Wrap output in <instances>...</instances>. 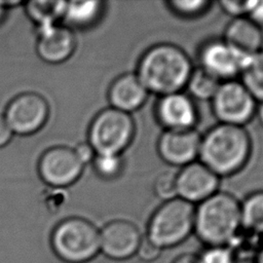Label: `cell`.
<instances>
[{
  "mask_svg": "<svg viewBox=\"0 0 263 263\" xmlns=\"http://www.w3.org/2000/svg\"><path fill=\"white\" fill-rule=\"evenodd\" d=\"M104 11V2L91 1H66L64 16L73 27L86 28L98 22Z\"/></svg>",
  "mask_w": 263,
  "mask_h": 263,
  "instance_id": "cell-18",
  "label": "cell"
},
{
  "mask_svg": "<svg viewBox=\"0 0 263 263\" xmlns=\"http://www.w3.org/2000/svg\"><path fill=\"white\" fill-rule=\"evenodd\" d=\"M241 228L254 235L263 234V191H257L240 203Z\"/></svg>",
  "mask_w": 263,
  "mask_h": 263,
  "instance_id": "cell-19",
  "label": "cell"
},
{
  "mask_svg": "<svg viewBox=\"0 0 263 263\" xmlns=\"http://www.w3.org/2000/svg\"><path fill=\"white\" fill-rule=\"evenodd\" d=\"M256 1L257 0H249V1L224 0L220 2V6L227 14L232 15L234 18L245 17L249 15L252 8L256 4Z\"/></svg>",
  "mask_w": 263,
  "mask_h": 263,
  "instance_id": "cell-27",
  "label": "cell"
},
{
  "mask_svg": "<svg viewBox=\"0 0 263 263\" xmlns=\"http://www.w3.org/2000/svg\"><path fill=\"white\" fill-rule=\"evenodd\" d=\"M155 114L165 130L193 129L198 118L192 98L183 91L160 97Z\"/></svg>",
  "mask_w": 263,
  "mask_h": 263,
  "instance_id": "cell-14",
  "label": "cell"
},
{
  "mask_svg": "<svg viewBox=\"0 0 263 263\" xmlns=\"http://www.w3.org/2000/svg\"><path fill=\"white\" fill-rule=\"evenodd\" d=\"M84 164L74 149L58 146L46 150L40 157L38 172L41 179L53 187H66L81 175Z\"/></svg>",
  "mask_w": 263,
  "mask_h": 263,
  "instance_id": "cell-10",
  "label": "cell"
},
{
  "mask_svg": "<svg viewBox=\"0 0 263 263\" xmlns=\"http://www.w3.org/2000/svg\"><path fill=\"white\" fill-rule=\"evenodd\" d=\"M153 191L163 201L177 198V174H173L172 172L160 173L154 180Z\"/></svg>",
  "mask_w": 263,
  "mask_h": 263,
  "instance_id": "cell-25",
  "label": "cell"
},
{
  "mask_svg": "<svg viewBox=\"0 0 263 263\" xmlns=\"http://www.w3.org/2000/svg\"><path fill=\"white\" fill-rule=\"evenodd\" d=\"M135 136L130 114L112 107L102 110L90 123L88 144L96 154L121 155Z\"/></svg>",
  "mask_w": 263,
  "mask_h": 263,
  "instance_id": "cell-6",
  "label": "cell"
},
{
  "mask_svg": "<svg viewBox=\"0 0 263 263\" xmlns=\"http://www.w3.org/2000/svg\"><path fill=\"white\" fill-rule=\"evenodd\" d=\"M248 17L258 26H263V1H256Z\"/></svg>",
  "mask_w": 263,
  "mask_h": 263,
  "instance_id": "cell-30",
  "label": "cell"
},
{
  "mask_svg": "<svg viewBox=\"0 0 263 263\" xmlns=\"http://www.w3.org/2000/svg\"><path fill=\"white\" fill-rule=\"evenodd\" d=\"M12 132L9 128L4 116L0 115V147L5 146L11 139Z\"/></svg>",
  "mask_w": 263,
  "mask_h": 263,
  "instance_id": "cell-31",
  "label": "cell"
},
{
  "mask_svg": "<svg viewBox=\"0 0 263 263\" xmlns=\"http://www.w3.org/2000/svg\"><path fill=\"white\" fill-rule=\"evenodd\" d=\"M254 260H255V263H263V245L257 251Z\"/></svg>",
  "mask_w": 263,
  "mask_h": 263,
  "instance_id": "cell-34",
  "label": "cell"
},
{
  "mask_svg": "<svg viewBox=\"0 0 263 263\" xmlns=\"http://www.w3.org/2000/svg\"><path fill=\"white\" fill-rule=\"evenodd\" d=\"M201 136L197 130H164L158 139L157 151L162 160L174 166H185L199 154Z\"/></svg>",
  "mask_w": 263,
  "mask_h": 263,
  "instance_id": "cell-13",
  "label": "cell"
},
{
  "mask_svg": "<svg viewBox=\"0 0 263 263\" xmlns=\"http://www.w3.org/2000/svg\"><path fill=\"white\" fill-rule=\"evenodd\" d=\"M65 7L66 1H30L26 4V11L41 29L55 25V22L64 16Z\"/></svg>",
  "mask_w": 263,
  "mask_h": 263,
  "instance_id": "cell-21",
  "label": "cell"
},
{
  "mask_svg": "<svg viewBox=\"0 0 263 263\" xmlns=\"http://www.w3.org/2000/svg\"><path fill=\"white\" fill-rule=\"evenodd\" d=\"M192 70L191 60L182 48L159 43L144 52L136 74L148 92L162 97L182 91Z\"/></svg>",
  "mask_w": 263,
  "mask_h": 263,
  "instance_id": "cell-1",
  "label": "cell"
},
{
  "mask_svg": "<svg viewBox=\"0 0 263 263\" xmlns=\"http://www.w3.org/2000/svg\"><path fill=\"white\" fill-rule=\"evenodd\" d=\"M172 263H198L197 255L185 253L178 256Z\"/></svg>",
  "mask_w": 263,
  "mask_h": 263,
  "instance_id": "cell-32",
  "label": "cell"
},
{
  "mask_svg": "<svg viewBox=\"0 0 263 263\" xmlns=\"http://www.w3.org/2000/svg\"><path fill=\"white\" fill-rule=\"evenodd\" d=\"M198 263H236L235 256L228 246L205 247L197 255Z\"/></svg>",
  "mask_w": 263,
  "mask_h": 263,
  "instance_id": "cell-26",
  "label": "cell"
},
{
  "mask_svg": "<svg viewBox=\"0 0 263 263\" xmlns=\"http://www.w3.org/2000/svg\"><path fill=\"white\" fill-rule=\"evenodd\" d=\"M91 162L96 173L103 179L107 180L116 178L123 167L121 155L96 154Z\"/></svg>",
  "mask_w": 263,
  "mask_h": 263,
  "instance_id": "cell-23",
  "label": "cell"
},
{
  "mask_svg": "<svg viewBox=\"0 0 263 263\" xmlns=\"http://www.w3.org/2000/svg\"><path fill=\"white\" fill-rule=\"evenodd\" d=\"M219 178L200 161L189 163L177 174L178 197L198 204L218 192Z\"/></svg>",
  "mask_w": 263,
  "mask_h": 263,
  "instance_id": "cell-12",
  "label": "cell"
},
{
  "mask_svg": "<svg viewBox=\"0 0 263 263\" xmlns=\"http://www.w3.org/2000/svg\"><path fill=\"white\" fill-rule=\"evenodd\" d=\"M148 93L136 73H125L111 83L108 99L112 108L130 114L144 105Z\"/></svg>",
  "mask_w": 263,
  "mask_h": 263,
  "instance_id": "cell-16",
  "label": "cell"
},
{
  "mask_svg": "<svg viewBox=\"0 0 263 263\" xmlns=\"http://www.w3.org/2000/svg\"><path fill=\"white\" fill-rule=\"evenodd\" d=\"M223 40L240 53L251 57L263 46L261 27L248 16L233 18L226 27Z\"/></svg>",
  "mask_w": 263,
  "mask_h": 263,
  "instance_id": "cell-17",
  "label": "cell"
},
{
  "mask_svg": "<svg viewBox=\"0 0 263 263\" xmlns=\"http://www.w3.org/2000/svg\"><path fill=\"white\" fill-rule=\"evenodd\" d=\"M143 236L138 226L128 220H113L100 229V253L115 261L137 254Z\"/></svg>",
  "mask_w": 263,
  "mask_h": 263,
  "instance_id": "cell-11",
  "label": "cell"
},
{
  "mask_svg": "<svg viewBox=\"0 0 263 263\" xmlns=\"http://www.w3.org/2000/svg\"><path fill=\"white\" fill-rule=\"evenodd\" d=\"M251 149V138L243 126L219 123L201 137L198 158L218 177H226L246 165Z\"/></svg>",
  "mask_w": 263,
  "mask_h": 263,
  "instance_id": "cell-2",
  "label": "cell"
},
{
  "mask_svg": "<svg viewBox=\"0 0 263 263\" xmlns=\"http://www.w3.org/2000/svg\"><path fill=\"white\" fill-rule=\"evenodd\" d=\"M171 10L182 17H197L204 13L211 2L206 0H173L167 2Z\"/></svg>",
  "mask_w": 263,
  "mask_h": 263,
  "instance_id": "cell-24",
  "label": "cell"
},
{
  "mask_svg": "<svg viewBox=\"0 0 263 263\" xmlns=\"http://www.w3.org/2000/svg\"><path fill=\"white\" fill-rule=\"evenodd\" d=\"M256 115L261 123V125L263 126V102L260 103V105L257 107L256 109Z\"/></svg>",
  "mask_w": 263,
  "mask_h": 263,
  "instance_id": "cell-33",
  "label": "cell"
},
{
  "mask_svg": "<svg viewBox=\"0 0 263 263\" xmlns=\"http://www.w3.org/2000/svg\"><path fill=\"white\" fill-rule=\"evenodd\" d=\"M221 81L201 69H193L185 88L188 89L189 96L200 101H211L217 92Z\"/></svg>",
  "mask_w": 263,
  "mask_h": 263,
  "instance_id": "cell-22",
  "label": "cell"
},
{
  "mask_svg": "<svg viewBox=\"0 0 263 263\" xmlns=\"http://www.w3.org/2000/svg\"><path fill=\"white\" fill-rule=\"evenodd\" d=\"M248 58L223 39L205 42L198 52L199 67L221 82L234 80L240 75Z\"/></svg>",
  "mask_w": 263,
  "mask_h": 263,
  "instance_id": "cell-8",
  "label": "cell"
},
{
  "mask_svg": "<svg viewBox=\"0 0 263 263\" xmlns=\"http://www.w3.org/2000/svg\"><path fill=\"white\" fill-rule=\"evenodd\" d=\"M48 104L41 96L26 92L9 103L4 118L12 133L30 135L43 126L48 117Z\"/></svg>",
  "mask_w": 263,
  "mask_h": 263,
  "instance_id": "cell-9",
  "label": "cell"
},
{
  "mask_svg": "<svg viewBox=\"0 0 263 263\" xmlns=\"http://www.w3.org/2000/svg\"><path fill=\"white\" fill-rule=\"evenodd\" d=\"M194 211V204L179 197L163 201L151 216L145 237L162 251L179 246L193 232Z\"/></svg>",
  "mask_w": 263,
  "mask_h": 263,
  "instance_id": "cell-4",
  "label": "cell"
},
{
  "mask_svg": "<svg viewBox=\"0 0 263 263\" xmlns=\"http://www.w3.org/2000/svg\"><path fill=\"white\" fill-rule=\"evenodd\" d=\"M76 155L81 160L83 164H86L89 161H92L96 153L91 146L88 143H81L74 149Z\"/></svg>",
  "mask_w": 263,
  "mask_h": 263,
  "instance_id": "cell-29",
  "label": "cell"
},
{
  "mask_svg": "<svg viewBox=\"0 0 263 263\" xmlns=\"http://www.w3.org/2000/svg\"><path fill=\"white\" fill-rule=\"evenodd\" d=\"M8 4H9L8 2L0 1V22H1V21H2V18H3V15H4V12H5L6 6H7Z\"/></svg>",
  "mask_w": 263,
  "mask_h": 263,
  "instance_id": "cell-35",
  "label": "cell"
},
{
  "mask_svg": "<svg viewBox=\"0 0 263 263\" xmlns=\"http://www.w3.org/2000/svg\"><path fill=\"white\" fill-rule=\"evenodd\" d=\"M239 76L253 98L263 102V49L248 58Z\"/></svg>",
  "mask_w": 263,
  "mask_h": 263,
  "instance_id": "cell-20",
  "label": "cell"
},
{
  "mask_svg": "<svg viewBox=\"0 0 263 263\" xmlns=\"http://www.w3.org/2000/svg\"><path fill=\"white\" fill-rule=\"evenodd\" d=\"M240 228V203L227 192L218 191L195 206L193 232L205 247L229 246Z\"/></svg>",
  "mask_w": 263,
  "mask_h": 263,
  "instance_id": "cell-3",
  "label": "cell"
},
{
  "mask_svg": "<svg viewBox=\"0 0 263 263\" xmlns=\"http://www.w3.org/2000/svg\"><path fill=\"white\" fill-rule=\"evenodd\" d=\"M51 247L65 263H87L100 254V229L86 219L68 218L52 231Z\"/></svg>",
  "mask_w": 263,
  "mask_h": 263,
  "instance_id": "cell-5",
  "label": "cell"
},
{
  "mask_svg": "<svg viewBox=\"0 0 263 263\" xmlns=\"http://www.w3.org/2000/svg\"><path fill=\"white\" fill-rule=\"evenodd\" d=\"M76 45V40L70 28L52 25L39 29L37 53L41 60L50 64H58L69 59Z\"/></svg>",
  "mask_w": 263,
  "mask_h": 263,
  "instance_id": "cell-15",
  "label": "cell"
},
{
  "mask_svg": "<svg viewBox=\"0 0 263 263\" xmlns=\"http://www.w3.org/2000/svg\"><path fill=\"white\" fill-rule=\"evenodd\" d=\"M161 252H162V250L160 248L155 246L148 238L143 237L136 255L138 256V258L140 260L150 263V262L157 260L160 257Z\"/></svg>",
  "mask_w": 263,
  "mask_h": 263,
  "instance_id": "cell-28",
  "label": "cell"
},
{
  "mask_svg": "<svg viewBox=\"0 0 263 263\" xmlns=\"http://www.w3.org/2000/svg\"><path fill=\"white\" fill-rule=\"evenodd\" d=\"M211 101L214 115L220 123L243 126L256 114L257 101L240 81L221 82Z\"/></svg>",
  "mask_w": 263,
  "mask_h": 263,
  "instance_id": "cell-7",
  "label": "cell"
}]
</instances>
